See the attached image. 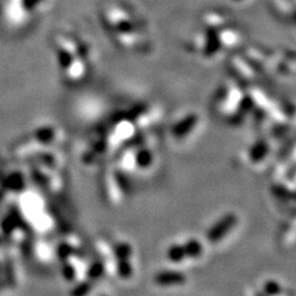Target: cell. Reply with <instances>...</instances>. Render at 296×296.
I'll return each instance as SVG.
<instances>
[{
  "instance_id": "1",
  "label": "cell",
  "mask_w": 296,
  "mask_h": 296,
  "mask_svg": "<svg viewBox=\"0 0 296 296\" xmlns=\"http://www.w3.org/2000/svg\"><path fill=\"white\" fill-rule=\"evenodd\" d=\"M101 21L114 43L127 52H139L150 48V36L146 24L131 6L112 2L102 6Z\"/></svg>"
},
{
  "instance_id": "2",
  "label": "cell",
  "mask_w": 296,
  "mask_h": 296,
  "mask_svg": "<svg viewBox=\"0 0 296 296\" xmlns=\"http://www.w3.org/2000/svg\"><path fill=\"white\" fill-rule=\"evenodd\" d=\"M238 223V217L236 214L229 213L220 218L213 226L208 231V239L211 242H218L233 229Z\"/></svg>"
},
{
  "instance_id": "3",
  "label": "cell",
  "mask_w": 296,
  "mask_h": 296,
  "mask_svg": "<svg viewBox=\"0 0 296 296\" xmlns=\"http://www.w3.org/2000/svg\"><path fill=\"white\" fill-rule=\"evenodd\" d=\"M154 281L160 286L182 285L186 281V275L177 270H163L156 273Z\"/></svg>"
},
{
  "instance_id": "4",
  "label": "cell",
  "mask_w": 296,
  "mask_h": 296,
  "mask_svg": "<svg viewBox=\"0 0 296 296\" xmlns=\"http://www.w3.org/2000/svg\"><path fill=\"white\" fill-rule=\"evenodd\" d=\"M198 121H199V117L194 113L185 115L183 120L178 121L176 125L172 127V130H171L172 135L177 138L185 137L186 135H188L193 130V128H194V126L198 123Z\"/></svg>"
},
{
  "instance_id": "5",
  "label": "cell",
  "mask_w": 296,
  "mask_h": 296,
  "mask_svg": "<svg viewBox=\"0 0 296 296\" xmlns=\"http://www.w3.org/2000/svg\"><path fill=\"white\" fill-rule=\"evenodd\" d=\"M269 153V146L267 144V141L265 140H258L250 147L249 150V158L252 162L254 163H258L260 160L265 159L266 156Z\"/></svg>"
},
{
  "instance_id": "6",
  "label": "cell",
  "mask_w": 296,
  "mask_h": 296,
  "mask_svg": "<svg viewBox=\"0 0 296 296\" xmlns=\"http://www.w3.org/2000/svg\"><path fill=\"white\" fill-rule=\"evenodd\" d=\"M182 246H183L186 258L195 259V258H199V257H200L203 253L202 243L196 239L186 240L184 243H182Z\"/></svg>"
},
{
  "instance_id": "7",
  "label": "cell",
  "mask_w": 296,
  "mask_h": 296,
  "mask_svg": "<svg viewBox=\"0 0 296 296\" xmlns=\"http://www.w3.org/2000/svg\"><path fill=\"white\" fill-rule=\"evenodd\" d=\"M154 160V155L148 148H139L138 152L135 154V164L141 169L148 168Z\"/></svg>"
},
{
  "instance_id": "8",
  "label": "cell",
  "mask_w": 296,
  "mask_h": 296,
  "mask_svg": "<svg viewBox=\"0 0 296 296\" xmlns=\"http://www.w3.org/2000/svg\"><path fill=\"white\" fill-rule=\"evenodd\" d=\"M167 258L172 263H180L186 259L182 243H173L168 248Z\"/></svg>"
},
{
  "instance_id": "9",
  "label": "cell",
  "mask_w": 296,
  "mask_h": 296,
  "mask_svg": "<svg viewBox=\"0 0 296 296\" xmlns=\"http://www.w3.org/2000/svg\"><path fill=\"white\" fill-rule=\"evenodd\" d=\"M114 256L117 260H123V259H130L132 256V247L130 243L127 242H120L114 246Z\"/></svg>"
},
{
  "instance_id": "10",
  "label": "cell",
  "mask_w": 296,
  "mask_h": 296,
  "mask_svg": "<svg viewBox=\"0 0 296 296\" xmlns=\"http://www.w3.org/2000/svg\"><path fill=\"white\" fill-rule=\"evenodd\" d=\"M283 292V288L280 283L275 280H268L263 284L262 294L266 296H280Z\"/></svg>"
},
{
  "instance_id": "11",
  "label": "cell",
  "mask_w": 296,
  "mask_h": 296,
  "mask_svg": "<svg viewBox=\"0 0 296 296\" xmlns=\"http://www.w3.org/2000/svg\"><path fill=\"white\" fill-rule=\"evenodd\" d=\"M117 271L120 278L130 279L133 274V267L130 262V259L118 260L117 262Z\"/></svg>"
},
{
  "instance_id": "12",
  "label": "cell",
  "mask_w": 296,
  "mask_h": 296,
  "mask_svg": "<svg viewBox=\"0 0 296 296\" xmlns=\"http://www.w3.org/2000/svg\"><path fill=\"white\" fill-rule=\"evenodd\" d=\"M105 273V266L102 265L100 261H95L93 265L90 267L89 271H88V275L89 278L91 280H98L100 279L102 275Z\"/></svg>"
},
{
  "instance_id": "13",
  "label": "cell",
  "mask_w": 296,
  "mask_h": 296,
  "mask_svg": "<svg viewBox=\"0 0 296 296\" xmlns=\"http://www.w3.org/2000/svg\"><path fill=\"white\" fill-rule=\"evenodd\" d=\"M273 3L275 4L274 6L279 11L286 12L287 10V14L293 16L294 0H273Z\"/></svg>"
},
{
  "instance_id": "14",
  "label": "cell",
  "mask_w": 296,
  "mask_h": 296,
  "mask_svg": "<svg viewBox=\"0 0 296 296\" xmlns=\"http://www.w3.org/2000/svg\"><path fill=\"white\" fill-rule=\"evenodd\" d=\"M90 289H91V283L85 282V283H82V284H80L79 286L76 287L74 295L75 296H86L89 293Z\"/></svg>"
},
{
  "instance_id": "15",
  "label": "cell",
  "mask_w": 296,
  "mask_h": 296,
  "mask_svg": "<svg viewBox=\"0 0 296 296\" xmlns=\"http://www.w3.org/2000/svg\"><path fill=\"white\" fill-rule=\"evenodd\" d=\"M231 2H233L234 4H239V5H242V4H244V3H247L248 0H231Z\"/></svg>"
},
{
  "instance_id": "16",
  "label": "cell",
  "mask_w": 296,
  "mask_h": 296,
  "mask_svg": "<svg viewBox=\"0 0 296 296\" xmlns=\"http://www.w3.org/2000/svg\"><path fill=\"white\" fill-rule=\"evenodd\" d=\"M257 296H266V295H263L262 293H258V295H257Z\"/></svg>"
}]
</instances>
